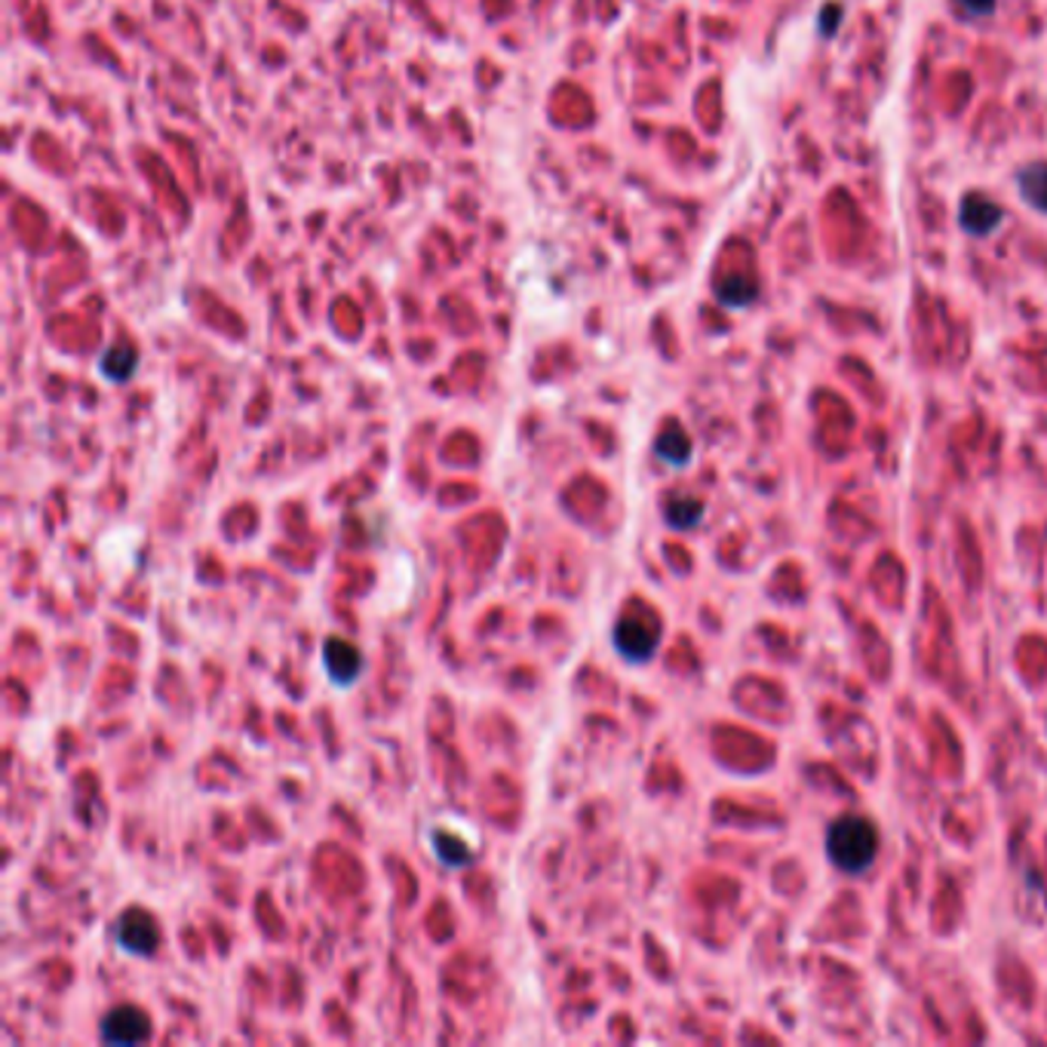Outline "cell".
Returning <instances> with one entry per match:
<instances>
[{"label":"cell","mask_w":1047,"mask_h":1047,"mask_svg":"<svg viewBox=\"0 0 1047 1047\" xmlns=\"http://www.w3.org/2000/svg\"><path fill=\"white\" fill-rule=\"evenodd\" d=\"M151 1035V1023L139 1008H115L102 1020V1038L108 1045H139Z\"/></svg>","instance_id":"obj_4"},{"label":"cell","mask_w":1047,"mask_h":1047,"mask_svg":"<svg viewBox=\"0 0 1047 1047\" xmlns=\"http://www.w3.org/2000/svg\"><path fill=\"white\" fill-rule=\"evenodd\" d=\"M658 626L649 624L645 618H639V614H630L624 618L621 624L614 626V645H618V652L624 654L626 661H649L658 649Z\"/></svg>","instance_id":"obj_2"},{"label":"cell","mask_w":1047,"mask_h":1047,"mask_svg":"<svg viewBox=\"0 0 1047 1047\" xmlns=\"http://www.w3.org/2000/svg\"><path fill=\"white\" fill-rule=\"evenodd\" d=\"M326 670L338 685H350L363 670V654L345 639H329L326 642Z\"/></svg>","instance_id":"obj_6"},{"label":"cell","mask_w":1047,"mask_h":1047,"mask_svg":"<svg viewBox=\"0 0 1047 1047\" xmlns=\"http://www.w3.org/2000/svg\"><path fill=\"white\" fill-rule=\"evenodd\" d=\"M827 855L848 876L867 872L879 855L876 823L860 818V814H844V818L832 820V827L827 830Z\"/></svg>","instance_id":"obj_1"},{"label":"cell","mask_w":1047,"mask_h":1047,"mask_svg":"<svg viewBox=\"0 0 1047 1047\" xmlns=\"http://www.w3.org/2000/svg\"><path fill=\"white\" fill-rule=\"evenodd\" d=\"M701 516L703 504L698 498L679 495V498L666 501V523L673 525V529H694V525L701 523Z\"/></svg>","instance_id":"obj_11"},{"label":"cell","mask_w":1047,"mask_h":1047,"mask_svg":"<svg viewBox=\"0 0 1047 1047\" xmlns=\"http://www.w3.org/2000/svg\"><path fill=\"white\" fill-rule=\"evenodd\" d=\"M839 22H842V7H839V3H827V7H823V13H820V19H818L820 34L832 38V34H836V28H839Z\"/></svg>","instance_id":"obj_13"},{"label":"cell","mask_w":1047,"mask_h":1047,"mask_svg":"<svg viewBox=\"0 0 1047 1047\" xmlns=\"http://www.w3.org/2000/svg\"><path fill=\"white\" fill-rule=\"evenodd\" d=\"M1005 221V209L992 204L986 194H965L958 206V225L968 230L971 237H989L996 234L998 225Z\"/></svg>","instance_id":"obj_3"},{"label":"cell","mask_w":1047,"mask_h":1047,"mask_svg":"<svg viewBox=\"0 0 1047 1047\" xmlns=\"http://www.w3.org/2000/svg\"><path fill=\"white\" fill-rule=\"evenodd\" d=\"M1017 191L1026 204L1038 209V213H1047V164L1045 160H1035V164H1026V167L1017 172Z\"/></svg>","instance_id":"obj_7"},{"label":"cell","mask_w":1047,"mask_h":1047,"mask_svg":"<svg viewBox=\"0 0 1047 1047\" xmlns=\"http://www.w3.org/2000/svg\"><path fill=\"white\" fill-rule=\"evenodd\" d=\"M654 452H658V458L666 461V464H673V467H685V464L691 461V439L682 434V427H670L666 434L658 436Z\"/></svg>","instance_id":"obj_10"},{"label":"cell","mask_w":1047,"mask_h":1047,"mask_svg":"<svg viewBox=\"0 0 1047 1047\" xmlns=\"http://www.w3.org/2000/svg\"><path fill=\"white\" fill-rule=\"evenodd\" d=\"M136 366H139V354L129 345L108 347L99 359V369L108 382H127V378H132Z\"/></svg>","instance_id":"obj_9"},{"label":"cell","mask_w":1047,"mask_h":1047,"mask_svg":"<svg viewBox=\"0 0 1047 1047\" xmlns=\"http://www.w3.org/2000/svg\"><path fill=\"white\" fill-rule=\"evenodd\" d=\"M958 10L965 16H971V19H986V16L996 13V3L998 0H956Z\"/></svg>","instance_id":"obj_12"},{"label":"cell","mask_w":1047,"mask_h":1047,"mask_svg":"<svg viewBox=\"0 0 1047 1047\" xmlns=\"http://www.w3.org/2000/svg\"><path fill=\"white\" fill-rule=\"evenodd\" d=\"M117 937H120V946L129 949V952H136V956H151L157 944H160V931H157L154 919L139 912V909H132V912H127L120 919Z\"/></svg>","instance_id":"obj_5"},{"label":"cell","mask_w":1047,"mask_h":1047,"mask_svg":"<svg viewBox=\"0 0 1047 1047\" xmlns=\"http://www.w3.org/2000/svg\"><path fill=\"white\" fill-rule=\"evenodd\" d=\"M759 295V283L747 274H731L725 280L715 283V298L725 307H747L753 305V298Z\"/></svg>","instance_id":"obj_8"}]
</instances>
